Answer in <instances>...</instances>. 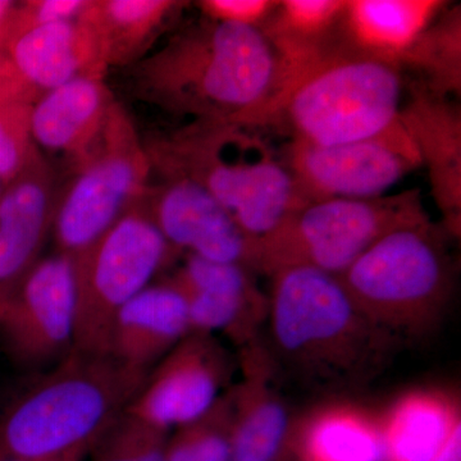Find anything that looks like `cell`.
<instances>
[{
  "instance_id": "obj_1",
  "label": "cell",
  "mask_w": 461,
  "mask_h": 461,
  "mask_svg": "<svg viewBox=\"0 0 461 461\" xmlns=\"http://www.w3.org/2000/svg\"><path fill=\"white\" fill-rule=\"evenodd\" d=\"M127 69L141 102L191 121L266 124L285 67L266 32L202 17Z\"/></svg>"
},
{
  "instance_id": "obj_2",
  "label": "cell",
  "mask_w": 461,
  "mask_h": 461,
  "mask_svg": "<svg viewBox=\"0 0 461 461\" xmlns=\"http://www.w3.org/2000/svg\"><path fill=\"white\" fill-rule=\"evenodd\" d=\"M269 345L284 366L315 386H364L384 372L397 345L355 304L336 276L288 267L269 276Z\"/></svg>"
},
{
  "instance_id": "obj_3",
  "label": "cell",
  "mask_w": 461,
  "mask_h": 461,
  "mask_svg": "<svg viewBox=\"0 0 461 461\" xmlns=\"http://www.w3.org/2000/svg\"><path fill=\"white\" fill-rule=\"evenodd\" d=\"M148 373L74 350L39 373L0 415V459L89 456L126 412Z\"/></svg>"
},
{
  "instance_id": "obj_4",
  "label": "cell",
  "mask_w": 461,
  "mask_h": 461,
  "mask_svg": "<svg viewBox=\"0 0 461 461\" xmlns=\"http://www.w3.org/2000/svg\"><path fill=\"white\" fill-rule=\"evenodd\" d=\"M284 66L266 124L286 123L293 140L336 147L402 129L403 81L396 63L330 44Z\"/></svg>"
},
{
  "instance_id": "obj_5",
  "label": "cell",
  "mask_w": 461,
  "mask_h": 461,
  "mask_svg": "<svg viewBox=\"0 0 461 461\" xmlns=\"http://www.w3.org/2000/svg\"><path fill=\"white\" fill-rule=\"evenodd\" d=\"M144 144L151 163L202 185L254 242L308 203L285 160L254 127L196 120Z\"/></svg>"
},
{
  "instance_id": "obj_6",
  "label": "cell",
  "mask_w": 461,
  "mask_h": 461,
  "mask_svg": "<svg viewBox=\"0 0 461 461\" xmlns=\"http://www.w3.org/2000/svg\"><path fill=\"white\" fill-rule=\"evenodd\" d=\"M339 280L360 311L397 345L433 335L454 291L453 263L429 218L391 230Z\"/></svg>"
},
{
  "instance_id": "obj_7",
  "label": "cell",
  "mask_w": 461,
  "mask_h": 461,
  "mask_svg": "<svg viewBox=\"0 0 461 461\" xmlns=\"http://www.w3.org/2000/svg\"><path fill=\"white\" fill-rule=\"evenodd\" d=\"M424 220L429 214L415 189L372 199L308 202L256 242L253 269L272 276L288 267H309L339 277L391 230Z\"/></svg>"
},
{
  "instance_id": "obj_8",
  "label": "cell",
  "mask_w": 461,
  "mask_h": 461,
  "mask_svg": "<svg viewBox=\"0 0 461 461\" xmlns=\"http://www.w3.org/2000/svg\"><path fill=\"white\" fill-rule=\"evenodd\" d=\"M67 175L58 189L51 233L57 253L77 258L138 204L150 185L144 139L121 103L95 147Z\"/></svg>"
},
{
  "instance_id": "obj_9",
  "label": "cell",
  "mask_w": 461,
  "mask_h": 461,
  "mask_svg": "<svg viewBox=\"0 0 461 461\" xmlns=\"http://www.w3.org/2000/svg\"><path fill=\"white\" fill-rule=\"evenodd\" d=\"M178 253L168 244L142 198L77 263L75 350L107 355L115 314L157 281Z\"/></svg>"
},
{
  "instance_id": "obj_10",
  "label": "cell",
  "mask_w": 461,
  "mask_h": 461,
  "mask_svg": "<svg viewBox=\"0 0 461 461\" xmlns=\"http://www.w3.org/2000/svg\"><path fill=\"white\" fill-rule=\"evenodd\" d=\"M76 258H41L0 304V339L21 368L47 371L75 350Z\"/></svg>"
},
{
  "instance_id": "obj_11",
  "label": "cell",
  "mask_w": 461,
  "mask_h": 461,
  "mask_svg": "<svg viewBox=\"0 0 461 461\" xmlns=\"http://www.w3.org/2000/svg\"><path fill=\"white\" fill-rule=\"evenodd\" d=\"M284 160L306 202L379 198L423 165L405 123L384 138L336 147L293 140Z\"/></svg>"
},
{
  "instance_id": "obj_12",
  "label": "cell",
  "mask_w": 461,
  "mask_h": 461,
  "mask_svg": "<svg viewBox=\"0 0 461 461\" xmlns=\"http://www.w3.org/2000/svg\"><path fill=\"white\" fill-rule=\"evenodd\" d=\"M232 373L215 336L190 332L148 372L126 412L171 433L203 417L229 390Z\"/></svg>"
},
{
  "instance_id": "obj_13",
  "label": "cell",
  "mask_w": 461,
  "mask_h": 461,
  "mask_svg": "<svg viewBox=\"0 0 461 461\" xmlns=\"http://www.w3.org/2000/svg\"><path fill=\"white\" fill-rule=\"evenodd\" d=\"M151 163V162H150ZM147 204L160 232L178 254L241 264L253 269L256 242L211 193L184 173L151 163Z\"/></svg>"
},
{
  "instance_id": "obj_14",
  "label": "cell",
  "mask_w": 461,
  "mask_h": 461,
  "mask_svg": "<svg viewBox=\"0 0 461 461\" xmlns=\"http://www.w3.org/2000/svg\"><path fill=\"white\" fill-rule=\"evenodd\" d=\"M57 185L54 168L39 154L0 193V304L41 258L51 232Z\"/></svg>"
},
{
  "instance_id": "obj_15",
  "label": "cell",
  "mask_w": 461,
  "mask_h": 461,
  "mask_svg": "<svg viewBox=\"0 0 461 461\" xmlns=\"http://www.w3.org/2000/svg\"><path fill=\"white\" fill-rule=\"evenodd\" d=\"M241 379L230 387L232 442L230 461H276L286 450L290 415L276 386V366L260 339L241 348Z\"/></svg>"
},
{
  "instance_id": "obj_16",
  "label": "cell",
  "mask_w": 461,
  "mask_h": 461,
  "mask_svg": "<svg viewBox=\"0 0 461 461\" xmlns=\"http://www.w3.org/2000/svg\"><path fill=\"white\" fill-rule=\"evenodd\" d=\"M115 103L103 76H81L48 91L32 104L33 144L62 158L68 172L100 140Z\"/></svg>"
},
{
  "instance_id": "obj_17",
  "label": "cell",
  "mask_w": 461,
  "mask_h": 461,
  "mask_svg": "<svg viewBox=\"0 0 461 461\" xmlns=\"http://www.w3.org/2000/svg\"><path fill=\"white\" fill-rule=\"evenodd\" d=\"M190 332L186 296L168 277L151 284L115 314L107 355L148 373Z\"/></svg>"
},
{
  "instance_id": "obj_18",
  "label": "cell",
  "mask_w": 461,
  "mask_h": 461,
  "mask_svg": "<svg viewBox=\"0 0 461 461\" xmlns=\"http://www.w3.org/2000/svg\"><path fill=\"white\" fill-rule=\"evenodd\" d=\"M3 53L38 99L81 76L105 77L108 71L93 32L81 17L23 32Z\"/></svg>"
},
{
  "instance_id": "obj_19",
  "label": "cell",
  "mask_w": 461,
  "mask_h": 461,
  "mask_svg": "<svg viewBox=\"0 0 461 461\" xmlns=\"http://www.w3.org/2000/svg\"><path fill=\"white\" fill-rule=\"evenodd\" d=\"M186 5L177 0H90L81 18L107 69L129 68L153 51Z\"/></svg>"
},
{
  "instance_id": "obj_20",
  "label": "cell",
  "mask_w": 461,
  "mask_h": 461,
  "mask_svg": "<svg viewBox=\"0 0 461 461\" xmlns=\"http://www.w3.org/2000/svg\"><path fill=\"white\" fill-rule=\"evenodd\" d=\"M444 5L438 0H346L339 26L351 50L399 65Z\"/></svg>"
},
{
  "instance_id": "obj_21",
  "label": "cell",
  "mask_w": 461,
  "mask_h": 461,
  "mask_svg": "<svg viewBox=\"0 0 461 461\" xmlns=\"http://www.w3.org/2000/svg\"><path fill=\"white\" fill-rule=\"evenodd\" d=\"M402 121L411 132L421 162L430 169L433 190L451 226L460 223V115L444 98L420 93L402 109Z\"/></svg>"
},
{
  "instance_id": "obj_22",
  "label": "cell",
  "mask_w": 461,
  "mask_h": 461,
  "mask_svg": "<svg viewBox=\"0 0 461 461\" xmlns=\"http://www.w3.org/2000/svg\"><path fill=\"white\" fill-rule=\"evenodd\" d=\"M288 445L297 461H387L382 423L342 406L291 429Z\"/></svg>"
},
{
  "instance_id": "obj_23",
  "label": "cell",
  "mask_w": 461,
  "mask_h": 461,
  "mask_svg": "<svg viewBox=\"0 0 461 461\" xmlns=\"http://www.w3.org/2000/svg\"><path fill=\"white\" fill-rule=\"evenodd\" d=\"M461 423L456 406L444 395L403 397L382 423L387 461H433Z\"/></svg>"
},
{
  "instance_id": "obj_24",
  "label": "cell",
  "mask_w": 461,
  "mask_h": 461,
  "mask_svg": "<svg viewBox=\"0 0 461 461\" xmlns=\"http://www.w3.org/2000/svg\"><path fill=\"white\" fill-rule=\"evenodd\" d=\"M181 288V287H180ZM191 332L226 336L240 348L259 339L268 318V295L257 282L223 290L185 293Z\"/></svg>"
},
{
  "instance_id": "obj_25",
  "label": "cell",
  "mask_w": 461,
  "mask_h": 461,
  "mask_svg": "<svg viewBox=\"0 0 461 461\" xmlns=\"http://www.w3.org/2000/svg\"><path fill=\"white\" fill-rule=\"evenodd\" d=\"M346 0H284L263 32L285 63L295 62L330 47L333 30L341 25Z\"/></svg>"
},
{
  "instance_id": "obj_26",
  "label": "cell",
  "mask_w": 461,
  "mask_h": 461,
  "mask_svg": "<svg viewBox=\"0 0 461 461\" xmlns=\"http://www.w3.org/2000/svg\"><path fill=\"white\" fill-rule=\"evenodd\" d=\"M412 65L429 78V94L444 98L460 90V14H447L430 25L402 57L399 66Z\"/></svg>"
},
{
  "instance_id": "obj_27",
  "label": "cell",
  "mask_w": 461,
  "mask_h": 461,
  "mask_svg": "<svg viewBox=\"0 0 461 461\" xmlns=\"http://www.w3.org/2000/svg\"><path fill=\"white\" fill-rule=\"evenodd\" d=\"M232 400L230 388L199 420L172 430L166 461H230Z\"/></svg>"
},
{
  "instance_id": "obj_28",
  "label": "cell",
  "mask_w": 461,
  "mask_h": 461,
  "mask_svg": "<svg viewBox=\"0 0 461 461\" xmlns=\"http://www.w3.org/2000/svg\"><path fill=\"white\" fill-rule=\"evenodd\" d=\"M168 432L124 412L91 450V461H166Z\"/></svg>"
},
{
  "instance_id": "obj_29",
  "label": "cell",
  "mask_w": 461,
  "mask_h": 461,
  "mask_svg": "<svg viewBox=\"0 0 461 461\" xmlns=\"http://www.w3.org/2000/svg\"><path fill=\"white\" fill-rule=\"evenodd\" d=\"M32 103H0V182L3 186L20 175L41 154L33 144L30 115Z\"/></svg>"
},
{
  "instance_id": "obj_30",
  "label": "cell",
  "mask_w": 461,
  "mask_h": 461,
  "mask_svg": "<svg viewBox=\"0 0 461 461\" xmlns=\"http://www.w3.org/2000/svg\"><path fill=\"white\" fill-rule=\"evenodd\" d=\"M90 0H26L14 3L0 32V51L9 42L36 27L78 20Z\"/></svg>"
},
{
  "instance_id": "obj_31",
  "label": "cell",
  "mask_w": 461,
  "mask_h": 461,
  "mask_svg": "<svg viewBox=\"0 0 461 461\" xmlns=\"http://www.w3.org/2000/svg\"><path fill=\"white\" fill-rule=\"evenodd\" d=\"M278 2L271 0H202L198 7L203 17L218 23L263 30Z\"/></svg>"
},
{
  "instance_id": "obj_32",
  "label": "cell",
  "mask_w": 461,
  "mask_h": 461,
  "mask_svg": "<svg viewBox=\"0 0 461 461\" xmlns=\"http://www.w3.org/2000/svg\"><path fill=\"white\" fill-rule=\"evenodd\" d=\"M21 100V102L35 103V94L23 83L8 57L0 51V103Z\"/></svg>"
},
{
  "instance_id": "obj_33",
  "label": "cell",
  "mask_w": 461,
  "mask_h": 461,
  "mask_svg": "<svg viewBox=\"0 0 461 461\" xmlns=\"http://www.w3.org/2000/svg\"><path fill=\"white\" fill-rule=\"evenodd\" d=\"M433 461H461V423L451 433L441 453Z\"/></svg>"
},
{
  "instance_id": "obj_34",
  "label": "cell",
  "mask_w": 461,
  "mask_h": 461,
  "mask_svg": "<svg viewBox=\"0 0 461 461\" xmlns=\"http://www.w3.org/2000/svg\"><path fill=\"white\" fill-rule=\"evenodd\" d=\"M14 3L11 2V0H0V32H2V27L5 26V21L9 16V12L14 8Z\"/></svg>"
},
{
  "instance_id": "obj_35",
  "label": "cell",
  "mask_w": 461,
  "mask_h": 461,
  "mask_svg": "<svg viewBox=\"0 0 461 461\" xmlns=\"http://www.w3.org/2000/svg\"><path fill=\"white\" fill-rule=\"evenodd\" d=\"M276 461H297V459L293 450H291L290 445H287L286 450H285L284 453L281 454V456Z\"/></svg>"
},
{
  "instance_id": "obj_36",
  "label": "cell",
  "mask_w": 461,
  "mask_h": 461,
  "mask_svg": "<svg viewBox=\"0 0 461 461\" xmlns=\"http://www.w3.org/2000/svg\"><path fill=\"white\" fill-rule=\"evenodd\" d=\"M85 457H87V456H69V457H65V459L50 460V461H84ZM0 461H25V460L0 459Z\"/></svg>"
},
{
  "instance_id": "obj_37",
  "label": "cell",
  "mask_w": 461,
  "mask_h": 461,
  "mask_svg": "<svg viewBox=\"0 0 461 461\" xmlns=\"http://www.w3.org/2000/svg\"><path fill=\"white\" fill-rule=\"evenodd\" d=\"M2 190H3V184H2V182H0V193H2Z\"/></svg>"
}]
</instances>
